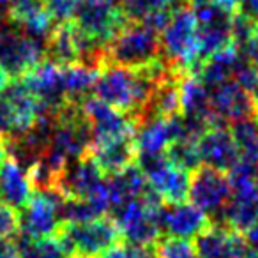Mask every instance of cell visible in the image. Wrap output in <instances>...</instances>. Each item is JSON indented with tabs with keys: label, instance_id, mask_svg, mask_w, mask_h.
Wrapping results in <instances>:
<instances>
[{
	"label": "cell",
	"instance_id": "cell-41",
	"mask_svg": "<svg viewBox=\"0 0 258 258\" xmlns=\"http://www.w3.org/2000/svg\"><path fill=\"white\" fill-rule=\"evenodd\" d=\"M9 85V76L6 75L4 71H2V69H0V94L4 92L6 90V87Z\"/></svg>",
	"mask_w": 258,
	"mask_h": 258
},
{
	"label": "cell",
	"instance_id": "cell-15",
	"mask_svg": "<svg viewBox=\"0 0 258 258\" xmlns=\"http://www.w3.org/2000/svg\"><path fill=\"white\" fill-rule=\"evenodd\" d=\"M32 92V96L41 103L46 113H55L64 104H68L64 90V78H62V66L53 60L44 58L41 64L30 69L23 78H20Z\"/></svg>",
	"mask_w": 258,
	"mask_h": 258
},
{
	"label": "cell",
	"instance_id": "cell-27",
	"mask_svg": "<svg viewBox=\"0 0 258 258\" xmlns=\"http://www.w3.org/2000/svg\"><path fill=\"white\" fill-rule=\"evenodd\" d=\"M184 4V0H124L122 11L129 22H145L158 13L173 11Z\"/></svg>",
	"mask_w": 258,
	"mask_h": 258
},
{
	"label": "cell",
	"instance_id": "cell-24",
	"mask_svg": "<svg viewBox=\"0 0 258 258\" xmlns=\"http://www.w3.org/2000/svg\"><path fill=\"white\" fill-rule=\"evenodd\" d=\"M101 69L96 66L76 62L71 66H62V78L68 103L82 104L85 99L92 97L99 80Z\"/></svg>",
	"mask_w": 258,
	"mask_h": 258
},
{
	"label": "cell",
	"instance_id": "cell-44",
	"mask_svg": "<svg viewBox=\"0 0 258 258\" xmlns=\"http://www.w3.org/2000/svg\"><path fill=\"white\" fill-rule=\"evenodd\" d=\"M68 258H85V256H78V254H73V256H68Z\"/></svg>",
	"mask_w": 258,
	"mask_h": 258
},
{
	"label": "cell",
	"instance_id": "cell-21",
	"mask_svg": "<svg viewBox=\"0 0 258 258\" xmlns=\"http://www.w3.org/2000/svg\"><path fill=\"white\" fill-rule=\"evenodd\" d=\"M90 156L97 163L104 175H115L133 166L137 161V149L133 137L111 138L104 142H94L90 149Z\"/></svg>",
	"mask_w": 258,
	"mask_h": 258
},
{
	"label": "cell",
	"instance_id": "cell-9",
	"mask_svg": "<svg viewBox=\"0 0 258 258\" xmlns=\"http://www.w3.org/2000/svg\"><path fill=\"white\" fill-rule=\"evenodd\" d=\"M189 202L211 218L212 225H219L221 216L232 198V182L228 173L200 166L191 173Z\"/></svg>",
	"mask_w": 258,
	"mask_h": 258
},
{
	"label": "cell",
	"instance_id": "cell-26",
	"mask_svg": "<svg viewBox=\"0 0 258 258\" xmlns=\"http://www.w3.org/2000/svg\"><path fill=\"white\" fill-rule=\"evenodd\" d=\"M18 251V258H68L64 244L60 242L58 235L48 237V239H29V237L18 235L13 239Z\"/></svg>",
	"mask_w": 258,
	"mask_h": 258
},
{
	"label": "cell",
	"instance_id": "cell-25",
	"mask_svg": "<svg viewBox=\"0 0 258 258\" xmlns=\"http://www.w3.org/2000/svg\"><path fill=\"white\" fill-rule=\"evenodd\" d=\"M232 137L237 144L240 161L258 165V111L230 125Z\"/></svg>",
	"mask_w": 258,
	"mask_h": 258
},
{
	"label": "cell",
	"instance_id": "cell-17",
	"mask_svg": "<svg viewBox=\"0 0 258 258\" xmlns=\"http://www.w3.org/2000/svg\"><path fill=\"white\" fill-rule=\"evenodd\" d=\"M202 166L230 173L240 163V154L228 125H211L198 140Z\"/></svg>",
	"mask_w": 258,
	"mask_h": 258
},
{
	"label": "cell",
	"instance_id": "cell-12",
	"mask_svg": "<svg viewBox=\"0 0 258 258\" xmlns=\"http://www.w3.org/2000/svg\"><path fill=\"white\" fill-rule=\"evenodd\" d=\"M233 11H228L218 2L195 9L200 64L218 51L232 46V20Z\"/></svg>",
	"mask_w": 258,
	"mask_h": 258
},
{
	"label": "cell",
	"instance_id": "cell-10",
	"mask_svg": "<svg viewBox=\"0 0 258 258\" xmlns=\"http://www.w3.org/2000/svg\"><path fill=\"white\" fill-rule=\"evenodd\" d=\"M184 138L182 115L175 117H151L140 120L135 129L137 163L145 159L161 158L175 140Z\"/></svg>",
	"mask_w": 258,
	"mask_h": 258
},
{
	"label": "cell",
	"instance_id": "cell-39",
	"mask_svg": "<svg viewBox=\"0 0 258 258\" xmlns=\"http://www.w3.org/2000/svg\"><path fill=\"white\" fill-rule=\"evenodd\" d=\"M8 158H9V147H8V142L2 140V138H0V168L4 166V163L8 161Z\"/></svg>",
	"mask_w": 258,
	"mask_h": 258
},
{
	"label": "cell",
	"instance_id": "cell-30",
	"mask_svg": "<svg viewBox=\"0 0 258 258\" xmlns=\"http://www.w3.org/2000/svg\"><path fill=\"white\" fill-rule=\"evenodd\" d=\"M44 2H46V9L53 23L62 25V23H69L75 18L76 11L85 0H44Z\"/></svg>",
	"mask_w": 258,
	"mask_h": 258
},
{
	"label": "cell",
	"instance_id": "cell-37",
	"mask_svg": "<svg viewBox=\"0 0 258 258\" xmlns=\"http://www.w3.org/2000/svg\"><path fill=\"white\" fill-rule=\"evenodd\" d=\"M9 25V4H6L4 0H0V34L4 32V29Z\"/></svg>",
	"mask_w": 258,
	"mask_h": 258
},
{
	"label": "cell",
	"instance_id": "cell-6",
	"mask_svg": "<svg viewBox=\"0 0 258 258\" xmlns=\"http://www.w3.org/2000/svg\"><path fill=\"white\" fill-rule=\"evenodd\" d=\"M69 256L78 254L85 258H99L103 253L120 242V230L108 216L83 223L66 225L58 233Z\"/></svg>",
	"mask_w": 258,
	"mask_h": 258
},
{
	"label": "cell",
	"instance_id": "cell-8",
	"mask_svg": "<svg viewBox=\"0 0 258 258\" xmlns=\"http://www.w3.org/2000/svg\"><path fill=\"white\" fill-rule=\"evenodd\" d=\"M46 58V43L8 25L0 34V69L9 78H23Z\"/></svg>",
	"mask_w": 258,
	"mask_h": 258
},
{
	"label": "cell",
	"instance_id": "cell-3",
	"mask_svg": "<svg viewBox=\"0 0 258 258\" xmlns=\"http://www.w3.org/2000/svg\"><path fill=\"white\" fill-rule=\"evenodd\" d=\"M165 202L152 189H149L144 197L135 198L122 207L113 211V219L120 230V237L124 242L149 246L161 239V226H159V209Z\"/></svg>",
	"mask_w": 258,
	"mask_h": 258
},
{
	"label": "cell",
	"instance_id": "cell-34",
	"mask_svg": "<svg viewBox=\"0 0 258 258\" xmlns=\"http://www.w3.org/2000/svg\"><path fill=\"white\" fill-rule=\"evenodd\" d=\"M244 240H246V244L251 249V253L258 258V223L251 226L249 230L244 232Z\"/></svg>",
	"mask_w": 258,
	"mask_h": 258
},
{
	"label": "cell",
	"instance_id": "cell-2",
	"mask_svg": "<svg viewBox=\"0 0 258 258\" xmlns=\"http://www.w3.org/2000/svg\"><path fill=\"white\" fill-rule=\"evenodd\" d=\"M108 64L144 69L161 58V34L144 22H129L106 50Z\"/></svg>",
	"mask_w": 258,
	"mask_h": 258
},
{
	"label": "cell",
	"instance_id": "cell-38",
	"mask_svg": "<svg viewBox=\"0 0 258 258\" xmlns=\"http://www.w3.org/2000/svg\"><path fill=\"white\" fill-rule=\"evenodd\" d=\"M219 6H223L225 9H228V11H233L235 13L237 9H239V6H240V2L242 0H216Z\"/></svg>",
	"mask_w": 258,
	"mask_h": 258
},
{
	"label": "cell",
	"instance_id": "cell-18",
	"mask_svg": "<svg viewBox=\"0 0 258 258\" xmlns=\"http://www.w3.org/2000/svg\"><path fill=\"white\" fill-rule=\"evenodd\" d=\"M198 258H256L247 247L244 235L225 225H211L197 237Z\"/></svg>",
	"mask_w": 258,
	"mask_h": 258
},
{
	"label": "cell",
	"instance_id": "cell-36",
	"mask_svg": "<svg viewBox=\"0 0 258 258\" xmlns=\"http://www.w3.org/2000/svg\"><path fill=\"white\" fill-rule=\"evenodd\" d=\"M0 258H18V251L13 240H0Z\"/></svg>",
	"mask_w": 258,
	"mask_h": 258
},
{
	"label": "cell",
	"instance_id": "cell-5",
	"mask_svg": "<svg viewBox=\"0 0 258 258\" xmlns=\"http://www.w3.org/2000/svg\"><path fill=\"white\" fill-rule=\"evenodd\" d=\"M68 198L55 186L36 189L30 202L20 211V232L29 239H48L66 226L64 205Z\"/></svg>",
	"mask_w": 258,
	"mask_h": 258
},
{
	"label": "cell",
	"instance_id": "cell-35",
	"mask_svg": "<svg viewBox=\"0 0 258 258\" xmlns=\"http://www.w3.org/2000/svg\"><path fill=\"white\" fill-rule=\"evenodd\" d=\"M237 11L249 16L254 22H258V0H242Z\"/></svg>",
	"mask_w": 258,
	"mask_h": 258
},
{
	"label": "cell",
	"instance_id": "cell-40",
	"mask_svg": "<svg viewBox=\"0 0 258 258\" xmlns=\"http://www.w3.org/2000/svg\"><path fill=\"white\" fill-rule=\"evenodd\" d=\"M186 4H189L191 8H195V9H200V8H205V6H209V4H214L216 0H184Z\"/></svg>",
	"mask_w": 258,
	"mask_h": 258
},
{
	"label": "cell",
	"instance_id": "cell-11",
	"mask_svg": "<svg viewBox=\"0 0 258 258\" xmlns=\"http://www.w3.org/2000/svg\"><path fill=\"white\" fill-rule=\"evenodd\" d=\"M138 166L144 172L149 187L165 204L186 202V198L189 197L191 173L180 166L173 165L166 158V154L161 158L138 161Z\"/></svg>",
	"mask_w": 258,
	"mask_h": 258
},
{
	"label": "cell",
	"instance_id": "cell-29",
	"mask_svg": "<svg viewBox=\"0 0 258 258\" xmlns=\"http://www.w3.org/2000/svg\"><path fill=\"white\" fill-rule=\"evenodd\" d=\"M156 258H198V251L191 240L165 237L158 240L154 247Z\"/></svg>",
	"mask_w": 258,
	"mask_h": 258
},
{
	"label": "cell",
	"instance_id": "cell-42",
	"mask_svg": "<svg viewBox=\"0 0 258 258\" xmlns=\"http://www.w3.org/2000/svg\"><path fill=\"white\" fill-rule=\"evenodd\" d=\"M253 101H254V108H256V111H258V83H256V87H254V90H253Z\"/></svg>",
	"mask_w": 258,
	"mask_h": 258
},
{
	"label": "cell",
	"instance_id": "cell-4",
	"mask_svg": "<svg viewBox=\"0 0 258 258\" xmlns=\"http://www.w3.org/2000/svg\"><path fill=\"white\" fill-rule=\"evenodd\" d=\"M228 177L232 182V198L219 225L244 233L258 223V165L240 161Z\"/></svg>",
	"mask_w": 258,
	"mask_h": 258
},
{
	"label": "cell",
	"instance_id": "cell-1",
	"mask_svg": "<svg viewBox=\"0 0 258 258\" xmlns=\"http://www.w3.org/2000/svg\"><path fill=\"white\" fill-rule=\"evenodd\" d=\"M161 58L180 73L195 75L200 68L197 16L187 6L173 9L161 32Z\"/></svg>",
	"mask_w": 258,
	"mask_h": 258
},
{
	"label": "cell",
	"instance_id": "cell-31",
	"mask_svg": "<svg viewBox=\"0 0 258 258\" xmlns=\"http://www.w3.org/2000/svg\"><path fill=\"white\" fill-rule=\"evenodd\" d=\"M99 258H156V251L149 246H137L129 242H118Z\"/></svg>",
	"mask_w": 258,
	"mask_h": 258
},
{
	"label": "cell",
	"instance_id": "cell-14",
	"mask_svg": "<svg viewBox=\"0 0 258 258\" xmlns=\"http://www.w3.org/2000/svg\"><path fill=\"white\" fill-rule=\"evenodd\" d=\"M80 106H82L83 115L90 125L94 142H104L111 140V138L133 137L135 135V129H137L135 118L108 106L96 96L85 99Z\"/></svg>",
	"mask_w": 258,
	"mask_h": 258
},
{
	"label": "cell",
	"instance_id": "cell-32",
	"mask_svg": "<svg viewBox=\"0 0 258 258\" xmlns=\"http://www.w3.org/2000/svg\"><path fill=\"white\" fill-rule=\"evenodd\" d=\"M20 232L18 214L0 204V240H13Z\"/></svg>",
	"mask_w": 258,
	"mask_h": 258
},
{
	"label": "cell",
	"instance_id": "cell-13",
	"mask_svg": "<svg viewBox=\"0 0 258 258\" xmlns=\"http://www.w3.org/2000/svg\"><path fill=\"white\" fill-rule=\"evenodd\" d=\"M209 101L214 125H232L256 113L253 96L233 80L209 87Z\"/></svg>",
	"mask_w": 258,
	"mask_h": 258
},
{
	"label": "cell",
	"instance_id": "cell-28",
	"mask_svg": "<svg viewBox=\"0 0 258 258\" xmlns=\"http://www.w3.org/2000/svg\"><path fill=\"white\" fill-rule=\"evenodd\" d=\"M166 158L173 165L187 170L189 173L197 172L202 166L200 152H198V140H189V138L175 140L166 151Z\"/></svg>",
	"mask_w": 258,
	"mask_h": 258
},
{
	"label": "cell",
	"instance_id": "cell-43",
	"mask_svg": "<svg viewBox=\"0 0 258 258\" xmlns=\"http://www.w3.org/2000/svg\"><path fill=\"white\" fill-rule=\"evenodd\" d=\"M4 2H6V4H9V6H11L13 2H15V0H4Z\"/></svg>",
	"mask_w": 258,
	"mask_h": 258
},
{
	"label": "cell",
	"instance_id": "cell-22",
	"mask_svg": "<svg viewBox=\"0 0 258 258\" xmlns=\"http://www.w3.org/2000/svg\"><path fill=\"white\" fill-rule=\"evenodd\" d=\"M180 94V115L186 118L214 125L211 113V101H209V87L200 80L198 75H182L179 82Z\"/></svg>",
	"mask_w": 258,
	"mask_h": 258
},
{
	"label": "cell",
	"instance_id": "cell-19",
	"mask_svg": "<svg viewBox=\"0 0 258 258\" xmlns=\"http://www.w3.org/2000/svg\"><path fill=\"white\" fill-rule=\"evenodd\" d=\"M36 193L30 168L9 156L0 168V204L20 212Z\"/></svg>",
	"mask_w": 258,
	"mask_h": 258
},
{
	"label": "cell",
	"instance_id": "cell-16",
	"mask_svg": "<svg viewBox=\"0 0 258 258\" xmlns=\"http://www.w3.org/2000/svg\"><path fill=\"white\" fill-rule=\"evenodd\" d=\"M211 225V218L187 200L163 204L159 209V226L166 237L191 240L202 235Z\"/></svg>",
	"mask_w": 258,
	"mask_h": 258
},
{
	"label": "cell",
	"instance_id": "cell-23",
	"mask_svg": "<svg viewBox=\"0 0 258 258\" xmlns=\"http://www.w3.org/2000/svg\"><path fill=\"white\" fill-rule=\"evenodd\" d=\"M106 179H108V191H110L111 212L115 209L122 207L124 204H127V202L135 200V198L144 197L151 189L144 172L137 165L129 166L124 172L115 173V175H106Z\"/></svg>",
	"mask_w": 258,
	"mask_h": 258
},
{
	"label": "cell",
	"instance_id": "cell-33",
	"mask_svg": "<svg viewBox=\"0 0 258 258\" xmlns=\"http://www.w3.org/2000/svg\"><path fill=\"white\" fill-rule=\"evenodd\" d=\"M242 53L249 58V62H253V64L258 68V22H256V27H254V30H253V36H251L249 43H247L246 48L242 50Z\"/></svg>",
	"mask_w": 258,
	"mask_h": 258
},
{
	"label": "cell",
	"instance_id": "cell-20",
	"mask_svg": "<svg viewBox=\"0 0 258 258\" xmlns=\"http://www.w3.org/2000/svg\"><path fill=\"white\" fill-rule=\"evenodd\" d=\"M9 25L43 43H48L55 29L44 0H15L9 6Z\"/></svg>",
	"mask_w": 258,
	"mask_h": 258
},
{
	"label": "cell",
	"instance_id": "cell-7",
	"mask_svg": "<svg viewBox=\"0 0 258 258\" xmlns=\"http://www.w3.org/2000/svg\"><path fill=\"white\" fill-rule=\"evenodd\" d=\"M73 20L76 29L106 50L113 37L129 23L122 6L113 0H85Z\"/></svg>",
	"mask_w": 258,
	"mask_h": 258
}]
</instances>
